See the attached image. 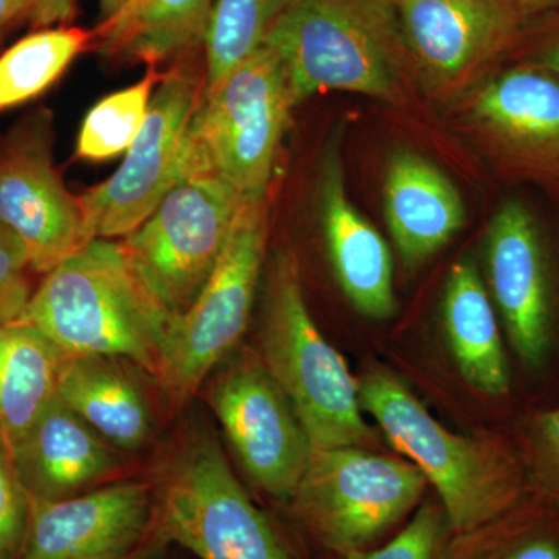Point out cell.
<instances>
[{
	"mask_svg": "<svg viewBox=\"0 0 559 559\" xmlns=\"http://www.w3.org/2000/svg\"><path fill=\"white\" fill-rule=\"evenodd\" d=\"M245 204L224 180L189 176L173 183L148 218L120 242L173 316L197 299Z\"/></svg>",
	"mask_w": 559,
	"mask_h": 559,
	"instance_id": "9",
	"label": "cell"
},
{
	"mask_svg": "<svg viewBox=\"0 0 559 559\" xmlns=\"http://www.w3.org/2000/svg\"><path fill=\"white\" fill-rule=\"evenodd\" d=\"M120 360L97 355L66 359L57 395L102 439L121 450H138L150 436V409Z\"/></svg>",
	"mask_w": 559,
	"mask_h": 559,
	"instance_id": "21",
	"label": "cell"
},
{
	"mask_svg": "<svg viewBox=\"0 0 559 559\" xmlns=\"http://www.w3.org/2000/svg\"><path fill=\"white\" fill-rule=\"evenodd\" d=\"M76 0H36L31 21L36 27H49L57 22H66L72 17Z\"/></svg>",
	"mask_w": 559,
	"mask_h": 559,
	"instance_id": "33",
	"label": "cell"
},
{
	"mask_svg": "<svg viewBox=\"0 0 559 559\" xmlns=\"http://www.w3.org/2000/svg\"><path fill=\"white\" fill-rule=\"evenodd\" d=\"M473 117L510 164L559 179V79L538 66H518L477 94Z\"/></svg>",
	"mask_w": 559,
	"mask_h": 559,
	"instance_id": "16",
	"label": "cell"
},
{
	"mask_svg": "<svg viewBox=\"0 0 559 559\" xmlns=\"http://www.w3.org/2000/svg\"><path fill=\"white\" fill-rule=\"evenodd\" d=\"M514 3L527 11L530 16L535 17L544 11L559 7V0H513Z\"/></svg>",
	"mask_w": 559,
	"mask_h": 559,
	"instance_id": "35",
	"label": "cell"
},
{
	"mask_svg": "<svg viewBox=\"0 0 559 559\" xmlns=\"http://www.w3.org/2000/svg\"><path fill=\"white\" fill-rule=\"evenodd\" d=\"M0 226L21 242L33 272L44 275L92 241L79 197L55 168L47 109L0 138Z\"/></svg>",
	"mask_w": 559,
	"mask_h": 559,
	"instance_id": "11",
	"label": "cell"
},
{
	"mask_svg": "<svg viewBox=\"0 0 559 559\" xmlns=\"http://www.w3.org/2000/svg\"><path fill=\"white\" fill-rule=\"evenodd\" d=\"M297 0H216L205 33L204 90L248 60Z\"/></svg>",
	"mask_w": 559,
	"mask_h": 559,
	"instance_id": "26",
	"label": "cell"
},
{
	"mask_svg": "<svg viewBox=\"0 0 559 559\" xmlns=\"http://www.w3.org/2000/svg\"><path fill=\"white\" fill-rule=\"evenodd\" d=\"M162 73L150 64L145 76L127 90L103 98L87 114L76 142V156L87 160H106L127 153L146 116Z\"/></svg>",
	"mask_w": 559,
	"mask_h": 559,
	"instance_id": "27",
	"label": "cell"
},
{
	"mask_svg": "<svg viewBox=\"0 0 559 559\" xmlns=\"http://www.w3.org/2000/svg\"><path fill=\"white\" fill-rule=\"evenodd\" d=\"M267 213V198L242 205L197 299L173 316L156 371L171 399L189 400L241 340L266 261Z\"/></svg>",
	"mask_w": 559,
	"mask_h": 559,
	"instance_id": "6",
	"label": "cell"
},
{
	"mask_svg": "<svg viewBox=\"0 0 559 559\" xmlns=\"http://www.w3.org/2000/svg\"><path fill=\"white\" fill-rule=\"evenodd\" d=\"M173 314L120 242L95 238L47 272L22 314L69 358L110 356L156 377Z\"/></svg>",
	"mask_w": 559,
	"mask_h": 559,
	"instance_id": "1",
	"label": "cell"
},
{
	"mask_svg": "<svg viewBox=\"0 0 559 559\" xmlns=\"http://www.w3.org/2000/svg\"><path fill=\"white\" fill-rule=\"evenodd\" d=\"M263 44L282 61L294 106L326 91L393 100L409 60L390 0H297Z\"/></svg>",
	"mask_w": 559,
	"mask_h": 559,
	"instance_id": "4",
	"label": "cell"
},
{
	"mask_svg": "<svg viewBox=\"0 0 559 559\" xmlns=\"http://www.w3.org/2000/svg\"><path fill=\"white\" fill-rule=\"evenodd\" d=\"M130 0H100L102 22L119 13Z\"/></svg>",
	"mask_w": 559,
	"mask_h": 559,
	"instance_id": "36",
	"label": "cell"
},
{
	"mask_svg": "<svg viewBox=\"0 0 559 559\" xmlns=\"http://www.w3.org/2000/svg\"><path fill=\"white\" fill-rule=\"evenodd\" d=\"M451 528L443 507L426 503L409 524L384 547L377 550H356L344 559H444Z\"/></svg>",
	"mask_w": 559,
	"mask_h": 559,
	"instance_id": "28",
	"label": "cell"
},
{
	"mask_svg": "<svg viewBox=\"0 0 559 559\" xmlns=\"http://www.w3.org/2000/svg\"><path fill=\"white\" fill-rule=\"evenodd\" d=\"M488 294L514 352L540 367L551 341V293L538 224L520 201L499 209L485 238Z\"/></svg>",
	"mask_w": 559,
	"mask_h": 559,
	"instance_id": "15",
	"label": "cell"
},
{
	"mask_svg": "<svg viewBox=\"0 0 559 559\" xmlns=\"http://www.w3.org/2000/svg\"><path fill=\"white\" fill-rule=\"evenodd\" d=\"M36 0H0V36L21 20H31Z\"/></svg>",
	"mask_w": 559,
	"mask_h": 559,
	"instance_id": "34",
	"label": "cell"
},
{
	"mask_svg": "<svg viewBox=\"0 0 559 559\" xmlns=\"http://www.w3.org/2000/svg\"><path fill=\"white\" fill-rule=\"evenodd\" d=\"M94 32L80 27L44 28L0 55V112L44 94L72 61L92 46Z\"/></svg>",
	"mask_w": 559,
	"mask_h": 559,
	"instance_id": "24",
	"label": "cell"
},
{
	"mask_svg": "<svg viewBox=\"0 0 559 559\" xmlns=\"http://www.w3.org/2000/svg\"><path fill=\"white\" fill-rule=\"evenodd\" d=\"M362 411L439 492L452 535L480 527L524 498L518 460L502 444L455 436L392 371L371 369L358 382Z\"/></svg>",
	"mask_w": 559,
	"mask_h": 559,
	"instance_id": "3",
	"label": "cell"
},
{
	"mask_svg": "<svg viewBox=\"0 0 559 559\" xmlns=\"http://www.w3.org/2000/svg\"><path fill=\"white\" fill-rule=\"evenodd\" d=\"M69 356L31 323L0 325V430L13 447L57 396Z\"/></svg>",
	"mask_w": 559,
	"mask_h": 559,
	"instance_id": "23",
	"label": "cell"
},
{
	"mask_svg": "<svg viewBox=\"0 0 559 559\" xmlns=\"http://www.w3.org/2000/svg\"><path fill=\"white\" fill-rule=\"evenodd\" d=\"M532 64L554 73L559 79V20L554 27L546 28L535 50H533Z\"/></svg>",
	"mask_w": 559,
	"mask_h": 559,
	"instance_id": "32",
	"label": "cell"
},
{
	"mask_svg": "<svg viewBox=\"0 0 559 559\" xmlns=\"http://www.w3.org/2000/svg\"><path fill=\"white\" fill-rule=\"evenodd\" d=\"M32 499L24 488L10 444L0 430V559H14L27 532Z\"/></svg>",
	"mask_w": 559,
	"mask_h": 559,
	"instance_id": "29",
	"label": "cell"
},
{
	"mask_svg": "<svg viewBox=\"0 0 559 559\" xmlns=\"http://www.w3.org/2000/svg\"><path fill=\"white\" fill-rule=\"evenodd\" d=\"M409 61L432 83L468 79L521 39L532 16L513 0H390Z\"/></svg>",
	"mask_w": 559,
	"mask_h": 559,
	"instance_id": "13",
	"label": "cell"
},
{
	"mask_svg": "<svg viewBox=\"0 0 559 559\" xmlns=\"http://www.w3.org/2000/svg\"><path fill=\"white\" fill-rule=\"evenodd\" d=\"M390 235L407 266L439 252L465 226L462 197L439 167L412 151H396L384 179Z\"/></svg>",
	"mask_w": 559,
	"mask_h": 559,
	"instance_id": "19",
	"label": "cell"
},
{
	"mask_svg": "<svg viewBox=\"0 0 559 559\" xmlns=\"http://www.w3.org/2000/svg\"><path fill=\"white\" fill-rule=\"evenodd\" d=\"M444 559H559V520L521 500L480 527L454 535Z\"/></svg>",
	"mask_w": 559,
	"mask_h": 559,
	"instance_id": "25",
	"label": "cell"
},
{
	"mask_svg": "<svg viewBox=\"0 0 559 559\" xmlns=\"http://www.w3.org/2000/svg\"><path fill=\"white\" fill-rule=\"evenodd\" d=\"M216 0H130L103 21L92 46L108 57L159 66L204 46Z\"/></svg>",
	"mask_w": 559,
	"mask_h": 559,
	"instance_id": "22",
	"label": "cell"
},
{
	"mask_svg": "<svg viewBox=\"0 0 559 559\" xmlns=\"http://www.w3.org/2000/svg\"><path fill=\"white\" fill-rule=\"evenodd\" d=\"M156 500L140 481H120L60 500H32L14 559H130L151 536Z\"/></svg>",
	"mask_w": 559,
	"mask_h": 559,
	"instance_id": "14",
	"label": "cell"
},
{
	"mask_svg": "<svg viewBox=\"0 0 559 559\" xmlns=\"http://www.w3.org/2000/svg\"><path fill=\"white\" fill-rule=\"evenodd\" d=\"M263 285L261 362L288 399L312 450L369 447L374 430L362 417L358 382L316 326L299 261L289 249L274 253Z\"/></svg>",
	"mask_w": 559,
	"mask_h": 559,
	"instance_id": "2",
	"label": "cell"
},
{
	"mask_svg": "<svg viewBox=\"0 0 559 559\" xmlns=\"http://www.w3.org/2000/svg\"><path fill=\"white\" fill-rule=\"evenodd\" d=\"M31 271L21 242L0 226V325L16 322L24 314L33 296Z\"/></svg>",
	"mask_w": 559,
	"mask_h": 559,
	"instance_id": "30",
	"label": "cell"
},
{
	"mask_svg": "<svg viewBox=\"0 0 559 559\" xmlns=\"http://www.w3.org/2000/svg\"><path fill=\"white\" fill-rule=\"evenodd\" d=\"M150 550L151 547L148 546V543H146L145 546H143L142 549L138 551V554L132 555L130 559H154L153 557H151Z\"/></svg>",
	"mask_w": 559,
	"mask_h": 559,
	"instance_id": "37",
	"label": "cell"
},
{
	"mask_svg": "<svg viewBox=\"0 0 559 559\" xmlns=\"http://www.w3.org/2000/svg\"><path fill=\"white\" fill-rule=\"evenodd\" d=\"M532 444L540 484L559 506V407L536 417Z\"/></svg>",
	"mask_w": 559,
	"mask_h": 559,
	"instance_id": "31",
	"label": "cell"
},
{
	"mask_svg": "<svg viewBox=\"0 0 559 559\" xmlns=\"http://www.w3.org/2000/svg\"><path fill=\"white\" fill-rule=\"evenodd\" d=\"M319 198L331 264L345 296L367 318H392V253L380 231L348 200L336 151L323 164Z\"/></svg>",
	"mask_w": 559,
	"mask_h": 559,
	"instance_id": "17",
	"label": "cell"
},
{
	"mask_svg": "<svg viewBox=\"0 0 559 559\" xmlns=\"http://www.w3.org/2000/svg\"><path fill=\"white\" fill-rule=\"evenodd\" d=\"M288 79L266 44L202 91L183 138L176 182L215 176L245 202L266 200L289 123Z\"/></svg>",
	"mask_w": 559,
	"mask_h": 559,
	"instance_id": "5",
	"label": "cell"
},
{
	"mask_svg": "<svg viewBox=\"0 0 559 559\" xmlns=\"http://www.w3.org/2000/svg\"><path fill=\"white\" fill-rule=\"evenodd\" d=\"M443 325L463 380L485 395H507L511 374L495 305L471 260L459 261L448 275Z\"/></svg>",
	"mask_w": 559,
	"mask_h": 559,
	"instance_id": "20",
	"label": "cell"
},
{
	"mask_svg": "<svg viewBox=\"0 0 559 559\" xmlns=\"http://www.w3.org/2000/svg\"><path fill=\"white\" fill-rule=\"evenodd\" d=\"M10 450L32 500L81 495L116 468L106 440L58 395Z\"/></svg>",
	"mask_w": 559,
	"mask_h": 559,
	"instance_id": "18",
	"label": "cell"
},
{
	"mask_svg": "<svg viewBox=\"0 0 559 559\" xmlns=\"http://www.w3.org/2000/svg\"><path fill=\"white\" fill-rule=\"evenodd\" d=\"M210 403L257 487L293 498L312 447L288 399L261 359L241 356L216 378Z\"/></svg>",
	"mask_w": 559,
	"mask_h": 559,
	"instance_id": "12",
	"label": "cell"
},
{
	"mask_svg": "<svg viewBox=\"0 0 559 559\" xmlns=\"http://www.w3.org/2000/svg\"><path fill=\"white\" fill-rule=\"evenodd\" d=\"M148 116L117 171L79 197L91 240L127 237L176 182L187 128L204 91L205 72L178 64L160 80Z\"/></svg>",
	"mask_w": 559,
	"mask_h": 559,
	"instance_id": "10",
	"label": "cell"
},
{
	"mask_svg": "<svg viewBox=\"0 0 559 559\" xmlns=\"http://www.w3.org/2000/svg\"><path fill=\"white\" fill-rule=\"evenodd\" d=\"M428 480L414 463L371 454L359 447L312 450L289 499L294 516L342 557L403 520Z\"/></svg>",
	"mask_w": 559,
	"mask_h": 559,
	"instance_id": "8",
	"label": "cell"
},
{
	"mask_svg": "<svg viewBox=\"0 0 559 559\" xmlns=\"http://www.w3.org/2000/svg\"><path fill=\"white\" fill-rule=\"evenodd\" d=\"M151 538L198 559H293L207 437L187 448L165 481Z\"/></svg>",
	"mask_w": 559,
	"mask_h": 559,
	"instance_id": "7",
	"label": "cell"
}]
</instances>
